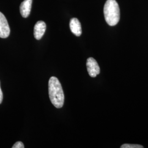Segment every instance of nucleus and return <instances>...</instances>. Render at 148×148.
I'll return each instance as SVG.
<instances>
[{"label": "nucleus", "mask_w": 148, "mask_h": 148, "mask_svg": "<svg viewBox=\"0 0 148 148\" xmlns=\"http://www.w3.org/2000/svg\"><path fill=\"white\" fill-rule=\"evenodd\" d=\"M32 0H24L20 5V12L23 18H27L30 15L32 10Z\"/></svg>", "instance_id": "obj_7"}, {"label": "nucleus", "mask_w": 148, "mask_h": 148, "mask_svg": "<svg viewBox=\"0 0 148 148\" xmlns=\"http://www.w3.org/2000/svg\"><path fill=\"white\" fill-rule=\"evenodd\" d=\"M10 34V28L7 19L3 13L0 12V37L5 38Z\"/></svg>", "instance_id": "obj_4"}, {"label": "nucleus", "mask_w": 148, "mask_h": 148, "mask_svg": "<svg viewBox=\"0 0 148 148\" xmlns=\"http://www.w3.org/2000/svg\"><path fill=\"white\" fill-rule=\"evenodd\" d=\"M24 148V145L23 144V143L21 142H16L13 146L12 147V148Z\"/></svg>", "instance_id": "obj_9"}, {"label": "nucleus", "mask_w": 148, "mask_h": 148, "mask_svg": "<svg viewBox=\"0 0 148 148\" xmlns=\"http://www.w3.org/2000/svg\"><path fill=\"white\" fill-rule=\"evenodd\" d=\"M49 96L51 101L57 108H61L64 103V95L62 85L56 77H51L48 82Z\"/></svg>", "instance_id": "obj_1"}, {"label": "nucleus", "mask_w": 148, "mask_h": 148, "mask_svg": "<svg viewBox=\"0 0 148 148\" xmlns=\"http://www.w3.org/2000/svg\"><path fill=\"white\" fill-rule=\"evenodd\" d=\"M121 148H143V146L138 144H125L121 146Z\"/></svg>", "instance_id": "obj_8"}, {"label": "nucleus", "mask_w": 148, "mask_h": 148, "mask_svg": "<svg viewBox=\"0 0 148 148\" xmlns=\"http://www.w3.org/2000/svg\"><path fill=\"white\" fill-rule=\"evenodd\" d=\"M46 30V24L43 21H37L34 27V34L35 38L39 40L43 37Z\"/></svg>", "instance_id": "obj_5"}, {"label": "nucleus", "mask_w": 148, "mask_h": 148, "mask_svg": "<svg viewBox=\"0 0 148 148\" xmlns=\"http://www.w3.org/2000/svg\"><path fill=\"white\" fill-rule=\"evenodd\" d=\"M86 66L90 76L95 77L100 73V68L95 59L92 57L87 59Z\"/></svg>", "instance_id": "obj_3"}, {"label": "nucleus", "mask_w": 148, "mask_h": 148, "mask_svg": "<svg viewBox=\"0 0 148 148\" xmlns=\"http://www.w3.org/2000/svg\"><path fill=\"white\" fill-rule=\"evenodd\" d=\"M3 101V93H2V91L1 88V86H0V104L2 103Z\"/></svg>", "instance_id": "obj_10"}, {"label": "nucleus", "mask_w": 148, "mask_h": 148, "mask_svg": "<svg viewBox=\"0 0 148 148\" xmlns=\"http://www.w3.org/2000/svg\"><path fill=\"white\" fill-rule=\"evenodd\" d=\"M70 28L71 32L76 36H79L82 34L81 25L78 19L74 18L70 21Z\"/></svg>", "instance_id": "obj_6"}, {"label": "nucleus", "mask_w": 148, "mask_h": 148, "mask_svg": "<svg viewBox=\"0 0 148 148\" xmlns=\"http://www.w3.org/2000/svg\"><path fill=\"white\" fill-rule=\"evenodd\" d=\"M106 21L110 26H115L120 18V7L115 0H107L104 7Z\"/></svg>", "instance_id": "obj_2"}]
</instances>
